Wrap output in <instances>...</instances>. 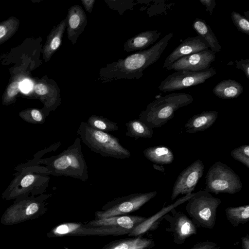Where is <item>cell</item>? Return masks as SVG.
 <instances>
[{
  "label": "cell",
  "mask_w": 249,
  "mask_h": 249,
  "mask_svg": "<svg viewBox=\"0 0 249 249\" xmlns=\"http://www.w3.org/2000/svg\"><path fill=\"white\" fill-rule=\"evenodd\" d=\"M19 24V20L14 17H11L0 23V45L14 35Z\"/></svg>",
  "instance_id": "cell-28"
},
{
  "label": "cell",
  "mask_w": 249,
  "mask_h": 249,
  "mask_svg": "<svg viewBox=\"0 0 249 249\" xmlns=\"http://www.w3.org/2000/svg\"><path fill=\"white\" fill-rule=\"evenodd\" d=\"M218 116L215 110L204 111L190 118L185 124L187 133H195L206 130L215 122Z\"/></svg>",
  "instance_id": "cell-20"
},
{
  "label": "cell",
  "mask_w": 249,
  "mask_h": 249,
  "mask_svg": "<svg viewBox=\"0 0 249 249\" xmlns=\"http://www.w3.org/2000/svg\"><path fill=\"white\" fill-rule=\"evenodd\" d=\"M216 73L213 67L199 71H176L163 80L159 89L163 92L181 90L202 84Z\"/></svg>",
  "instance_id": "cell-8"
},
{
  "label": "cell",
  "mask_w": 249,
  "mask_h": 249,
  "mask_svg": "<svg viewBox=\"0 0 249 249\" xmlns=\"http://www.w3.org/2000/svg\"><path fill=\"white\" fill-rule=\"evenodd\" d=\"M81 140L73 143L57 155L42 160L46 165V174L65 176L86 181L89 178L88 166L82 152Z\"/></svg>",
  "instance_id": "cell-2"
},
{
  "label": "cell",
  "mask_w": 249,
  "mask_h": 249,
  "mask_svg": "<svg viewBox=\"0 0 249 249\" xmlns=\"http://www.w3.org/2000/svg\"><path fill=\"white\" fill-rule=\"evenodd\" d=\"M215 53L205 50L183 56L166 68L167 70L199 71L208 70L215 61Z\"/></svg>",
  "instance_id": "cell-13"
},
{
  "label": "cell",
  "mask_w": 249,
  "mask_h": 249,
  "mask_svg": "<svg viewBox=\"0 0 249 249\" xmlns=\"http://www.w3.org/2000/svg\"><path fill=\"white\" fill-rule=\"evenodd\" d=\"M87 123L93 129L107 133L119 129L116 123L101 116L92 115L88 119Z\"/></svg>",
  "instance_id": "cell-27"
},
{
  "label": "cell",
  "mask_w": 249,
  "mask_h": 249,
  "mask_svg": "<svg viewBox=\"0 0 249 249\" xmlns=\"http://www.w3.org/2000/svg\"><path fill=\"white\" fill-rule=\"evenodd\" d=\"M205 178V190L215 195H233L243 187L239 177L233 169L221 161L215 162L210 167Z\"/></svg>",
  "instance_id": "cell-6"
},
{
  "label": "cell",
  "mask_w": 249,
  "mask_h": 249,
  "mask_svg": "<svg viewBox=\"0 0 249 249\" xmlns=\"http://www.w3.org/2000/svg\"><path fill=\"white\" fill-rule=\"evenodd\" d=\"M39 209V204L36 202L30 204L26 209L25 213L27 215H31L36 213Z\"/></svg>",
  "instance_id": "cell-37"
},
{
  "label": "cell",
  "mask_w": 249,
  "mask_h": 249,
  "mask_svg": "<svg viewBox=\"0 0 249 249\" xmlns=\"http://www.w3.org/2000/svg\"><path fill=\"white\" fill-rule=\"evenodd\" d=\"M235 68L242 70L248 79L249 78V59L236 61Z\"/></svg>",
  "instance_id": "cell-35"
},
{
  "label": "cell",
  "mask_w": 249,
  "mask_h": 249,
  "mask_svg": "<svg viewBox=\"0 0 249 249\" xmlns=\"http://www.w3.org/2000/svg\"><path fill=\"white\" fill-rule=\"evenodd\" d=\"M31 88L30 84L29 82H24L22 83L21 88L24 92H28Z\"/></svg>",
  "instance_id": "cell-40"
},
{
  "label": "cell",
  "mask_w": 249,
  "mask_h": 249,
  "mask_svg": "<svg viewBox=\"0 0 249 249\" xmlns=\"http://www.w3.org/2000/svg\"><path fill=\"white\" fill-rule=\"evenodd\" d=\"M18 115L25 122L33 124H43L48 116L42 109L35 108L22 110Z\"/></svg>",
  "instance_id": "cell-29"
},
{
  "label": "cell",
  "mask_w": 249,
  "mask_h": 249,
  "mask_svg": "<svg viewBox=\"0 0 249 249\" xmlns=\"http://www.w3.org/2000/svg\"><path fill=\"white\" fill-rule=\"evenodd\" d=\"M228 221L234 227L245 224L249 220V205L230 207L225 209Z\"/></svg>",
  "instance_id": "cell-25"
},
{
  "label": "cell",
  "mask_w": 249,
  "mask_h": 249,
  "mask_svg": "<svg viewBox=\"0 0 249 249\" xmlns=\"http://www.w3.org/2000/svg\"><path fill=\"white\" fill-rule=\"evenodd\" d=\"M194 195L192 193L185 195V196L178 199L175 202L167 207H163L159 212L152 215L146 218V219L136 226L129 234V237H137L139 235H142L149 231L156 230L163 219V216L170 212L173 209L178 206L187 201Z\"/></svg>",
  "instance_id": "cell-16"
},
{
  "label": "cell",
  "mask_w": 249,
  "mask_h": 249,
  "mask_svg": "<svg viewBox=\"0 0 249 249\" xmlns=\"http://www.w3.org/2000/svg\"><path fill=\"white\" fill-rule=\"evenodd\" d=\"M66 24L65 18L58 25L53 26L47 36L41 51L45 62L49 61L61 46L63 35L66 29Z\"/></svg>",
  "instance_id": "cell-18"
},
{
  "label": "cell",
  "mask_w": 249,
  "mask_h": 249,
  "mask_svg": "<svg viewBox=\"0 0 249 249\" xmlns=\"http://www.w3.org/2000/svg\"><path fill=\"white\" fill-rule=\"evenodd\" d=\"M173 36V33H170L148 49L107 64L99 70L98 80L105 83L120 79H140L143 71L160 59Z\"/></svg>",
  "instance_id": "cell-1"
},
{
  "label": "cell",
  "mask_w": 249,
  "mask_h": 249,
  "mask_svg": "<svg viewBox=\"0 0 249 249\" xmlns=\"http://www.w3.org/2000/svg\"><path fill=\"white\" fill-rule=\"evenodd\" d=\"M57 236L121 235L129 234L131 231L110 227H88L80 223H66L53 229Z\"/></svg>",
  "instance_id": "cell-9"
},
{
  "label": "cell",
  "mask_w": 249,
  "mask_h": 249,
  "mask_svg": "<svg viewBox=\"0 0 249 249\" xmlns=\"http://www.w3.org/2000/svg\"><path fill=\"white\" fill-rule=\"evenodd\" d=\"M161 34L157 30L142 32L127 40L124 45V50L126 52L143 50L153 44Z\"/></svg>",
  "instance_id": "cell-19"
},
{
  "label": "cell",
  "mask_w": 249,
  "mask_h": 249,
  "mask_svg": "<svg viewBox=\"0 0 249 249\" xmlns=\"http://www.w3.org/2000/svg\"><path fill=\"white\" fill-rule=\"evenodd\" d=\"M241 247L242 249H249V235L248 234L242 237Z\"/></svg>",
  "instance_id": "cell-39"
},
{
  "label": "cell",
  "mask_w": 249,
  "mask_h": 249,
  "mask_svg": "<svg viewBox=\"0 0 249 249\" xmlns=\"http://www.w3.org/2000/svg\"><path fill=\"white\" fill-rule=\"evenodd\" d=\"M204 165L200 160L194 161L184 169L177 177L173 187L171 199L174 200L180 194H192L202 177Z\"/></svg>",
  "instance_id": "cell-11"
},
{
  "label": "cell",
  "mask_w": 249,
  "mask_h": 249,
  "mask_svg": "<svg viewBox=\"0 0 249 249\" xmlns=\"http://www.w3.org/2000/svg\"><path fill=\"white\" fill-rule=\"evenodd\" d=\"M127 132L126 136L133 138L137 140L139 138H151L154 132L139 119H133L125 124Z\"/></svg>",
  "instance_id": "cell-26"
},
{
  "label": "cell",
  "mask_w": 249,
  "mask_h": 249,
  "mask_svg": "<svg viewBox=\"0 0 249 249\" xmlns=\"http://www.w3.org/2000/svg\"><path fill=\"white\" fill-rule=\"evenodd\" d=\"M231 155L247 168H249V145L245 144L233 149L231 152Z\"/></svg>",
  "instance_id": "cell-31"
},
{
  "label": "cell",
  "mask_w": 249,
  "mask_h": 249,
  "mask_svg": "<svg viewBox=\"0 0 249 249\" xmlns=\"http://www.w3.org/2000/svg\"><path fill=\"white\" fill-rule=\"evenodd\" d=\"M154 246L155 244L153 239L139 235L112 241L101 249H150Z\"/></svg>",
  "instance_id": "cell-21"
},
{
  "label": "cell",
  "mask_w": 249,
  "mask_h": 249,
  "mask_svg": "<svg viewBox=\"0 0 249 249\" xmlns=\"http://www.w3.org/2000/svg\"><path fill=\"white\" fill-rule=\"evenodd\" d=\"M214 94L221 99L238 97L243 91V87L238 81L232 79L223 80L213 89Z\"/></svg>",
  "instance_id": "cell-22"
},
{
  "label": "cell",
  "mask_w": 249,
  "mask_h": 249,
  "mask_svg": "<svg viewBox=\"0 0 249 249\" xmlns=\"http://www.w3.org/2000/svg\"><path fill=\"white\" fill-rule=\"evenodd\" d=\"M186 93H172L156 98L141 112L139 119L151 128H158L172 119L175 112L193 101Z\"/></svg>",
  "instance_id": "cell-3"
},
{
  "label": "cell",
  "mask_w": 249,
  "mask_h": 249,
  "mask_svg": "<svg viewBox=\"0 0 249 249\" xmlns=\"http://www.w3.org/2000/svg\"><path fill=\"white\" fill-rule=\"evenodd\" d=\"M187 201L185 210L196 227L213 229L221 199L213 196L205 190H202L194 193Z\"/></svg>",
  "instance_id": "cell-5"
},
{
  "label": "cell",
  "mask_w": 249,
  "mask_h": 249,
  "mask_svg": "<svg viewBox=\"0 0 249 249\" xmlns=\"http://www.w3.org/2000/svg\"><path fill=\"white\" fill-rule=\"evenodd\" d=\"M145 157L155 164H168L174 159L172 151L168 147L159 145L150 147L143 151Z\"/></svg>",
  "instance_id": "cell-24"
},
{
  "label": "cell",
  "mask_w": 249,
  "mask_h": 249,
  "mask_svg": "<svg viewBox=\"0 0 249 249\" xmlns=\"http://www.w3.org/2000/svg\"><path fill=\"white\" fill-rule=\"evenodd\" d=\"M35 96L43 104L42 108L49 115L61 104L60 89L57 83L52 79L44 76L37 79L34 85Z\"/></svg>",
  "instance_id": "cell-12"
},
{
  "label": "cell",
  "mask_w": 249,
  "mask_h": 249,
  "mask_svg": "<svg viewBox=\"0 0 249 249\" xmlns=\"http://www.w3.org/2000/svg\"><path fill=\"white\" fill-rule=\"evenodd\" d=\"M199 2L205 6L206 10L211 15L215 6L214 0H200Z\"/></svg>",
  "instance_id": "cell-36"
},
{
  "label": "cell",
  "mask_w": 249,
  "mask_h": 249,
  "mask_svg": "<svg viewBox=\"0 0 249 249\" xmlns=\"http://www.w3.org/2000/svg\"><path fill=\"white\" fill-rule=\"evenodd\" d=\"M21 75L15 79L7 86L2 96V104L9 105L16 102L17 96L20 90V83L22 81Z\"/></svg>",
  "instance_id": "cell-30"
},
{
  "label": "cell",
  "mask_w": 249,
  "mask_h": 249,
  "mask_svg": "<svg viewBox=\"0 0 249 249\" xmlns=\"http://www.w3.org/2000/svg\"><path fill=\"white\" fill-rule=\"evenodd\" d=\"M81 2L83 5L85 10L89 13H91L92 11L95 0H82Z\"/></svg>",
  "instance_id": "cell-38"
},
{
  "label": "cell",
  "mask_w": 249,
  "mask_h": 249,
  "mask_svg": "<svg viewBox=\"0 0 249 249\" xmlns=\"http://www.w3.org/2000/svg\"><path fill=\"white\" fill-rule=\"evenodd\" d=\"M193 28L198 35L207 42L212 52L215 53L220 51L221 46L211 27L204 20L196 18L193 21Z\"/></svg>",
  "instance_id": "cell-23"
},
{
  "label": "cell",
  "mask_w": 249,
  "mask_h": 249,
  "mask_svg": "<svg viewBox=\"0 0 249 249\" xmlns=\"http://www.w3.org/2000/svg\"><path fill=\"white\" fill-rule=\"evenodd\" d=\"M170 212L172 215L166 213L163 219L168 222L169 227L165 231L171 232L173 242L178 245L183 244L185 240L197 233V227L192 220L185 213L177 211L175 208Z\"/></svg>",
  "instance_id": "cell-10"
},
{
  "label": "cell",
  "mask_w": 249,
  "mask_h": 249,
  "mask_svg": "<svg viewBox=\"0 0 249 249\" xmlns=\"http://www.w3.org/2000/svg\"><path fill=\"white\" fill-rule=\"evenodd\" d=\"M157 191L135 193L118 197L108 202L101 210L95 212V219L124 215L138 210L145 203L154 198Z\"/></svg>",
  "instance_id": "cell-7"
},
{
  "label": "cell",
  "mask_w": 249,
  "mask_h": 249,
  "mask_svg": "<svg viewBox=\"0 0 249 249\" xmlns=\"http://www.w3.org/2000/svg\"><path fill=\"white\" fill-rule=\"evenodd\" d=\"M107 5L111 9L116 10L122 15L127 10L133 9V0H105Z\"/></svg>",
  "instance_id": "cell-32"
},
{
  "label": "cell",
  "mask_w": 249,
  "mask_h": 249,
  "mask_svg": "<svg viewBox=\"0 0 249 249\" xmlns=\"http://www.w3.org/2000/svg\"><path fill=\"white\" fill-rule=\"evenodd\" d=\"M146 217L137 215H117L107 218L95 219L87 223L88 227H110L132 231Z\"/></svg>",
  "instance_id": "cell-17"
},
{
  "label": "cell",
  "mask_w": 249,
  "mask_h": 249,
  "mask_svg": "<svg viewBox=\"0 0 249 249\" xmlns=\"http://www.w3.org/2000/svg\"><path fill=\"white\" fill-rule=\"evenodd\" d=\"M81 141L91 151L103 157L124 159L130 157V152L112 135L93 129L82 122L77 131Z\"/></svg>",
  "instance_id": "cell-4"
},
{
  "label": "cell",
  "mask_w": 249,
  "mask_h": 249,
  "mask_svg": "<svg viewBox=\"0 0 249 249\" xmlns=\"http://www.w3.org/2000/svg\"><path fill=\"white\" fill-rule=\"evenodd\" d=\"M66 18L67 36L74 45L87 25V15L81 6L75 4L68 9Z\"/></svg>",
  "instance_id": "cell-15"
},
{
  "label": "cell",
  "mask_w": 249,
  "mask_h": 249,
  "mask_svg": "<svg viewBox=\"0 0 249 249\" xmlns=\"http://www.w3.org/2000/svg\"><path fill=\"white\" fill-rule=\"evenodd\" d=\"M190 249H221V248L215 242L205 240L196 244Z\"/></svg>",
  "instance_id": "cell-34"
},
{
  "label": "cell",
  "mask_w": 249,
  "mask_h": 249,
  "mask_svg": "<svg viewBox=\"0 0 249 249\" xmlns=\"http://www.w3.org/2000/svg\"><path fill=\"white\" fill-rule=\"evenodd\" d=\"M153 166L155 170L160 171V172H163L165 171L164 167L162 165H158L157 164H154Z\"/></svg>",
  "instance_id": "cell-41"
},
{
  "label": "cell",
  "mask_w": 249,
  "mask_h": 249,
  "mask_svg": "<svg viewBox=\"0 0 249 249\" xmlns=\"http://www.w3.org/2000/svg\"><path fill=\"white\" fill-rule=\"evenodd\" d=\"M209 46L200 36L185 39L165 59L163 68H167L179 58L208 49Z\"/></svg>",
  "instance_id": "cell-14"
},
{
  "label": "cell",
  "mask_w": 249,
  "mask_h": 249,
  "mask_svg": "<svg viewBox=\"0 0 249 249\" xmlns=\"http://www.w3.org/2000/svg\"><path fill=\"white\" fill-rule=\"evenodd\" d=\"M231 18L233 24L240 32L249 35V21L247 18L239 13L233 11Z\"/></svg>",
  "instance_id": "cell-33"
}]
</instances>
